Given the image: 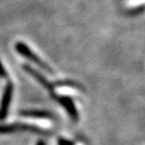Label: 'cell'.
I'll return each instance as SVG.
<instances>
[{
	"label": "cell",
	"instance_id": "6da1fadb",
	"mask_svg": "<svg viewBox=\"0 0 145 145\" xmlns=\"http://www.w3.org/2000/svg\"><path fill=\"white\" fill-rule=\"evenodd\" d=\"M15 50L16 52L19 54H21L23 57L25 59H29L30 61H32L33 63L37 65L39 67H40L42 70H44L45 72H50V74H52V70L48 67V65L44 63L40 57L35 54L29 48V46L27 44H25L24 42H21V41H18V42L15 43Z\"/></svg>",
	"mask_w": 145,
	"mask_h": 145
},
{
	"label": "cell",
	"instance_id": "7a4b0ae2",
	"mask_svg": "<svg viewBox=\"0 0 145 145\" xmlns=\"http://www.w3.org/2000/svg\"><path fill=\"white\" fill-rule=\"evenodd\" d=\"M18 131H29L34 133H45L44 130L34 125L22 124V123H14V124L0 125V134H9Z\"/></svg>",
	"mask_w": 145,
	"mask_h": 145
},
{
	"label": "cell",
	"instance_id": "3957f363",
	"mask_svg": "<svg viewBox=\"0 0 145 145\" xmlns=\"http://www.w3.org/2000/svg\"><path fill=\"white\" fill-rule=\"evenodd\" d=\"M13 84L12 83H7L4 88L2 94V99L0 102V121H3L6 119L8 115L9 108H10V103L12 100V95H13Z\"/></svg>",
	"mask_w": 145,
	"mask_h": 145
},
{
	"label": "cell",
	"instance_id": "277c9868",
	"mask_svg": "<svg viewBox=\"0 0 145 145\" xmlns=\"http://www.w3.org/2000/svg\"><path fill=\"white\" fill-rule=\"evenodd\" d=\"M52 97L57 100L63 108L66 109V111L68 112L69 116L72 118V120L77 121L79 119V113H78V110L75 106V103H74V101L70 97H68V96H59V95L56 96L54 94H52Z\"/></svg>",
	"mask_w": 145,
	"mask_h": 145
},
{
	"label": "cell",
	"instance_id": "5b68a950",
	"mask_svg": "<svg viewBox=\"0 0 145 145\" xmlns=\"http://www.w3.org/2000/svg\"><path fill=\"white\" fill-rule=\"evenodd\" d=\"M22 69L27 72V74H29L30 76H32L36 81L39 82V84L42 85V86L44 87L48 91H50V92H52V93L54 92V85L52 84V83H50V82L48 81V80L46 79L42 74H40L39 72H37L35 69H33L31 66H29V65H23Z\"/></svg>",
	"mask_w": 145,
	"mask_h": 145
},
{
	"label": "cell",
	"instance_id": "8992f818",
	"mask_svg": "<svg viewBox=\"0 0 145 145\" xmlns=\"http://www.w3.org/2000/svg\"><path fill=\"white\" fill-rule=\"evenodd\" d=\"M21 116L24 117H31V118H52V114L46 111H41V110H25V111H21Z\"/></svg>",
	"mask_w": 145,
	"mask_h": 145
},
{
	"label": "cell",
	"instance_id": "52a82bcc",
	"mask_svg": "<svg viewBox=\"0 0 145 145\" xmlns=\"http://www.w3.org/2000/svg\"><path fill=\"white\" fill-rule=\"evenodd\" d=\"M57 142H59V145H75V142L65 138H59Z\"/></svg>",
	"mask_w": 145,
	"mask_h": 145
},
{
	"label": "cell",
	"instance_id": "ba28073f",
	"mask_svg": "<svg viewBox=\"0 0 145 145\" xmlns=\"http://www.w3.org/2000/svg\"><path fill=\"white\" fill-rule=\"evenodd\" d=\"M0 77L1 78L7 77V72H6V71H5V69H4V67H3L1 61H0Z\"/></svg>",
	"mask_w": 145,
	"mask_h": 145
},
{
	"label": "cell",
	"instance_id": "9c48e42d",
	"mask_svg": "<svg viewBox=\"0 0 145 145\" xmlns=\"http://www.w3.org/2000/svg\"><path fill=\"white\" fill-rule=\"evenodd\" d=\"M36 145H45V143H44V141H42V140H39V142L36 143Z\"/></svg>",
	"mask_w": 145,
	"mask_h": 145
}]
</instances>
